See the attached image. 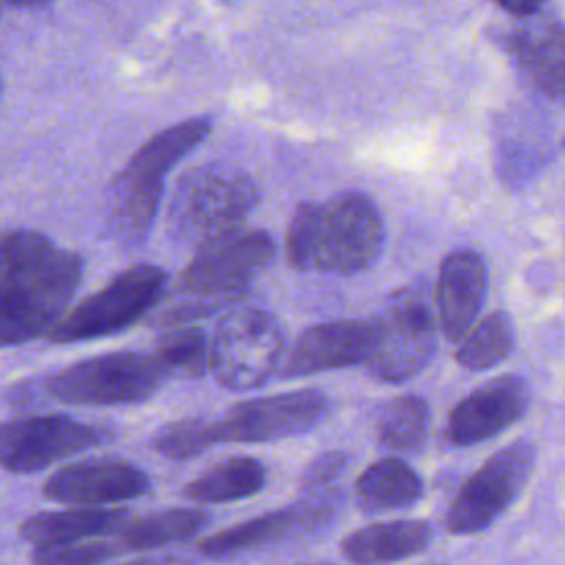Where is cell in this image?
Instances as JSON below:
<instances>
[{"label": "cell", "instance_id": "6da1fadb", "mask_svg": "<svg viewBox=\"0 0 565 565\" xmlns=\"http://www.w3.org/2000/svg\"><path fill=\"white\" fill-rule=\"evenodd\" d=\"M384 236L375 203L347 190L296 207L287 227V256L302 271L355 274L380 258Z\"/></svg>", "mask_w": 565, "mask_h": 565}, {"label": "cell", "instance_id": "7a4b0ae2", "mask_svg": "<svg viewBox=\"0 0 565 565\" xmlns=\"http://www.w3.org/2000/svg\"><path fill=\"white\" fill-rule=\"evenodd\" d=\"M212 130L205 117H192L163 128L148 139L115 177L106 196V227L126 247L139 245L161 203L166 174Z\"/></svg>", "mask_w": 565, "mask_h": 565}, {"label": "cell", "instance_id": "3957f363", "mask_svg": "<svg viewBox=\"0 0 565 565\" xmlns=\"http://www.w3.org/2000/svg\"><path fill=\"white\" fill-rule=\"evenodd\" d=\"M274 254L271 236L260 230L234 232L201 247L181 271L159 322L179 327L234 302L267 269Z\"/></svg>", "mask_w": 565, "mask_h": 565}, {"label": "cell", "instance_id": "277c9868", "mask_svg": "<svg viewBox=\"0 0 565 565\" xmlns=\"http://www.w3.org/2000/svg\"><path fill=\"white\" fill-rule=\"evenodd\" d=\"M258 203L254 179L232 166L203 163L181 174L168 207L174 241L201 249L234 232Z\"/></svg>", "mask_w": 565, "mask_h": 565}, {"label": "cell", "instance_id": "5b68a950", "mask_svg": "<svg viewBox=\"0 0 565 565\" xmlns=\"http://www.w3.org/2000/svg\"><path fill=\"white\" fill-rule=\"evenodd\" d=\"M82 280V258L55 247L44 258L0 276V347L46 335Z\"/></svg>", "mask_w": 565, "mask_h": 565}, {"label": "cell", "instance_id": "8992f818", "mask_svg": "<svg viewBox=\"0 0 565 565\" xmlns=\"http://www.w3.org/2000/svg\"><path fill=\"white\" fill-rule=\"evenodd\" d=\"M166 291L168 274L161 267L150 263L132 265L64 313L46 333V340L71 344L119 333L154 309Z\"/></svg>", "mask_w": 565, "mask_h": 565}, {"label": "cell", "instance_id": "52a82bcc", "mask_svg": "<svg viewBox=\"0 0 565 565\" xmlns=\"http://www.w3.org/2000/svg\"><path fill=\"white\" fill-rule=\"evenodd\" d=\"M166 377L152 353L117 351L55 371L46 380V391L62 404H141L161 388Z\"/></svg>", "mask_w": 565, "mask_h": 565}, {"label": "cell", "instance_id": "ba28073f", "mask_svg": "<svg viewBox=\"0 0 565 565\" xmlns=\"http://www.w3.org/2000/svg\"><path fill=\"white\" fill-rule=\"evenodd\" d=\"M282 358L285 333L263 309L230 311L210 338V371L230 391L263 386L280 369Z\"/></svg>", "mask_w": 565, "mask_h": 565}, {"label": "cell", "instance_id": "9c48e42d", "mask_svg": "<svg viewBox=\"0 0 565 565\" xmlns=\"http://www.w3.org/2000/svg\"><path fill=\"white\" fill-rule=\"evenodd\" d=\"M437 347V324L428 300V285L417 280L397 289L377 318V342L366 360L380 382H404L417 375Z\"/></svg>", "mask_w": 565, "mask_h": 565}, {"label": "cell", "instance_id": "30bf717a", "mask_svg": "<svg viewBox=\"0 0 565 565\" xmlns=\"http://www.w3.org/2000/svg\"><path fill=\"white\" fill-rule=\"evenodd\" d=\"M536 461V448L527 439L490 455L457 490L446 514L450 534H477L490 527L523 492Z\"/></svg>", "mask_w": 565, "mask_h": 565}, {"label": "cell", "instance_id": "8fae6325", "mask_svg": "<svg viewBox=\"0 0 565 565\" xmlns=\"http://www.w3.org/2000/svg\"><path fill=\"white\" fill-rule=\"evenodd\" d=\"M99 426L51 413L0 422V468L13 475L40 472L66 457L104 444Z\"/></svg>", "mask_w": 565, "mask_h": 565}, {"label": "cell", "instance_id": "7c38bea8", "mask_svg": "<svg viewBox=\"0 0 565 565\" xmlns=\"http://www.w3.org/2000/svg\"><path fill=\"white\" fill-rule=\"evenodd\" d=\"M327 411L322 391L300 388L238 402L216 419L223 444H265L311 430Z\"/></svg>", "mask_w": 565, "mask_h": 565}, {"label": "cell", "instance_id": "4fadbf2b", "mask_svg": "<svg viewBox=\"0 0 565 565\" xmlns=\"http://www.w3.org/2000/svg\"><path fill=\"white\" fill-rule=\"evenodd\" d=\"M338 512L335 492L305 497L300 503L247 519L199 541V552L210 561H230L258 547L289 539L302 530L327 525Z\"/></svg>", "mask_w": 565, "mask_h": 565}, {"label": "cell", "instance_id": "5bb4252c", "mask_svg": "<svg viewBox=\"0 0 565 565\" xmlns=\"http://www.w3.org/2000/svg\"><path fill=\"white\" fill-rule=\"evenodd\" d=\"M148 472L121 459H86L57 468L42 486L49 501L106 508L113 503L139 499L150 490Z\"/></svg>", "mask_w": 565, "mask_h": 565}, {"label": "cell", "instance_id": "9a60e30c", "mask_svg": "<svg viewBox=\"0 0 565 565\" xmlns=\"http://www.w3.org/2000/svg\"><path fill=\"white\" fill-rule=\"evenodd\" d=\"M530 406V386L521 375H499L461 397L446 422L452 446L483 444L516 424Z\"/></svg>", "mask_w": 565, "mask_h": 565}, {"label": "cell", "instance_id": "2e32d148", "mask_svg": "<svg viewBox=\"0 0 565 565\" xmlns=\"http://www.w3.org/2000/svg\"><path fill=\"white\" fill-rule=\"evenodd\" d=\"M377 342V320H338L305 329L280 364V377H302L366 364Z\"/></svg>", "mask_w": 565, "mask_h": 565}, {"label": "cell", "instance_id": "e0dca14e", "mask_svg": "<svg viewBox=\"0 0 565 565\" xmlns=\"http://www.w3.org/2000/svg\"><path fill=\"white\" fill-rule=\"evenodd\" d=\"M488 291V269L472 249H455L439 265L435 287L437 324L448 340H459L472 327Z\"/></svg>", "mask_w": 565, "mask_h": 565}, {"label": "cell", "instance_id": "ac0fdd59", "mask_svg": "<svg viewBox=\"0 0 565 565\" xmlns=\"http://www.w3.org/2000/svg\"><path fill=\"white\" fill-rule=\"evenodd\" d=\"M132 519L126 508H66L55 512H38L26 516L18 534L24 543L33 547L46 545H62L84 539H102V536H117L124 525Z\"/></svg>", "mask_w": 565, "mask_h": 565}, {"label": "cell", "instance_id": "d6986e66", "mask_svg": "<svg viewBox=\"0 0 565 565\" xmlns=\"http://www.w3.org/2000/svg\"><path fill=\"white\" fill-rule=\"evenodd\" d=\"M430 525L419 519L382 521L347 534L342 554L358 565H380L419 554L430 543Z\"/></svg>", "mask_w": 565, "mask_h": 565}, {"label": "cell", "instance_id": "ffe728a7", "mask_svg": "<svg viewBox=\"0 0 565 565\" xmlns=\"http://www.w3.org/2000/svg\"><path fill=\"white\" fill-rule=\"evenodd\" d=\"M422 492L419 475L399 457L380 459L355 479V501L369 514L411 508L422 499Z\"/></svg>", "mask_w": 565, "mask_h": 565}, {"label": "cell", "instance_id": "44dd1931", "mask_svg": "<svg viewBox=\"0 0 565 565\" xmlns=\"http://www.w3.org/2000/svg\"><path fill=\"white\" fill-rule=\"evenodd\" d=\"M267 479L265 466L249 455H234L185 483V499L203 505L232 503L241 499H249L263 490Z\"/></svg>", "mask_w": 565, "mask_h": 565}, {"label": "cell", "instance_id": "7402d4cb", "mask_svg": "<svg viewBox=\"0 0 565 565\" xmlns=\"http://www.w3.org/2000/svg\"><path fill=\"white\" fill-rule=\"evenodd\" d=\"M510 46L541 90L565 97V31L561 26L514 33Z\"/></svg>", "mask_w": 565, "mask_h": 565}, {"label": "cell", "instance_id": "603a6c76", "mask_svg": "<svg viewBox=\"0 0 565 565\" xmlns=\"http://www.w3.org/2000/svg\"><path fill=\"white\" fill-rule=\"evenodd\" d=\"M207 523V514L192 508H168L146 516H132L117 534L126 552L157 550L181 543L199 534Z\"/></svg>", "mask_w": 565, "mask_h": 565}, {"label": "cell", "instance_id": "cb8c5ba5", "mask_svg": "<svg viewBox=\"0 0 565 565\" xmlns=\"http://www.w3.org/2000/svg\"><path fill=\"white\" fill-rule=\"evenodd\" d=\"M430 411L422 397L402 395L391 399L377 419V444L393 455H415L428 437Z\"/></svg>", "mask_w": 565, "mask_h": 565}, {"label": "cell", "instance_id": "d4e9b609", "mask_svg": "<svg viewBox=\"0 0 565 565\" xmlns=\"http://www.w3.org/2000/svg\"><path fill=\"white\" fill-rule=\"evenodd\" d=\"M514 349V322L505 311H494L463 335L455 360L468 371H486L503 362Z\"/></svg>", "mask_w": 565, "mask_h": 565}, {"label": "cell", "instance_id": "484cf974", "mask_svg": "<svg viewBox=\"0 0 565 565\" xmlns=\"http://www.w3.org/2000/svg\"><path fill=\"white\" fill-rule=\"evenodd\" d=\"M152 355L166 375L196 377L210 371V338L199 327L179 324L157 340Z\"/></svg>", "mask_w": 565, "mask_h": 565}, {"label": "cell", "instance_id": "4316f807", "mask_svg": "<svg viewBox=\"0 0 565 565\" xmlns=\"http://www.w3.org/2000/svg\"><path fill=\"white\" fill-rule=\"evenodd\" d=\"M221 444L223 439L216 417H185L168 422L150 437V446L168 459H190Z\"/></svg>", "mask_w": 565, "mask_h": 565}, {"label": "cell", "instance_id": "83f0119b", "mask_svg": "<svg viewBox=\"0 0 565 565\" xmlns=\"http://www.w3.org/2000/svg\"><path fill=\"white\" fill-rule=\"evenodd\" d=\"M126 552L117 536H102V539H84L62 545H46L33 547L31 563L33 565H104L110 558Z\"/></svg>", "mask_w": 565, "mask_h": 565}, {"label": "cell", "instance_id": "f1b7e54d", "mask_svg": "<svg viewBox=\"0 0 565 565\" xmlns=\"http://www.w3.org/2000/svg\"><path fill=\"white\" fill-rule=\"evenodd\" d=\"M57 245L40 234V232H31V230H18V232H9L0 236V276L24 267L33 260L44 258L46 254H51Z\"/></svg>", "mask_w": 565, "mask_h": 565}, {"label": "cell", "instance_id": "f546056e", "mask_svg": "<svg viewBox=\"0 0 565 565\" xmlns=\"http://www.w3.org/2000/svg\"><path fill=\"white\" fill-rule=\"evenodd\" d=\"M347 455L340 450H331V452H322L318 455L302 472L300 479V492L302 497H313V494H329L335 492L333 486L335 481L342 477V472L347 470Z\"/></svg>", "mask_w": 565, "mask_h": 565}, {"label": "cell", "instance_id": "4dcf8cb0", "mask_svg": "<svg viewBox=\"0 0 565 565\" xmlns=\"http://www.w3.org/2000/svg\"><path fill=\"white\" fill-rule=\"evenodd\" d=\"M497 2L514 15H530L543 4V0H497Z\"/></svg>", "mask_w": 565, "mask_h": 565}, {"label": "cell", "instance_id": "1f68e13d", "mask_svg": "<svg viewBox=\"0 0 565 565\" xmlns=\"http://www.w3.org/2000/svg\"><path fill=\"white\" fill-rule=\"evenodd\" d=\"M174 558L172 556H139L119 565H172Z\"/></svg>", "mask_w": 565, "mask_h": 565}, {"label": "cell", "instance_id": "d6a6232c", "mask_svg": "<svg viewBox=\"0 0 565 565\" xmlns=\"http://www.w3.org/2000/svg\"><path fill=\"white\" fill-rule=\"evenodd\" d=\"M0 2H9V4H40L44 0H0Z\"/></svg>", "mask_w": 565, "mask_h": 565}, {"label": "cell", "instance_id": "836d02e7", "mask_svg": "<svg viewBox=\"0 0 565 565\" xmlns=\"http://www.w3.org/2000/svg\"><path fill=\"white\" fill-rule=\"evenodd\" d=\"M0 97H2V79H0Z\"/></svg>", "mask_w": 565, "mask_h": 565}]
</instances>
